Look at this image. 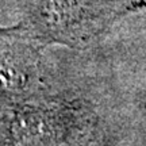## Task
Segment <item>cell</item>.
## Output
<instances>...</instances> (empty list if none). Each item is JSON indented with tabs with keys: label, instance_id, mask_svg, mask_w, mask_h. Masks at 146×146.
<instances>
[{
	"label": "cell",
	"instance_id": "cell-1",
	"mask_svg": "<svg viewBox=\"0 0 146 146\" xmlns=\"http://www.w3.org/2000/svg\"><path fill=\"white\" fill-rule=\"evenodd\" d=\"M23 34L41 47L61 45L83 50L129 14L146 8L145 0H18Z\"/></svg>",
	"mask_w": 146,
	"mask_h": 146
},
{
	"label": "cell",
	"instance_id": "cell-2",
	"mask_svg": "<svg viewBox=\"0 0 146 146\" xmlns=\"http://www.w3.org/2000/svg\"><path fill=\"white\" fill-rule=\"evenodd\" d=\"M42 47L18 26L0 29V95L21 98L39 78Z\"/></svg>",
	"mask_w": 146,
	"mask_h": 146
}]
</instances>
